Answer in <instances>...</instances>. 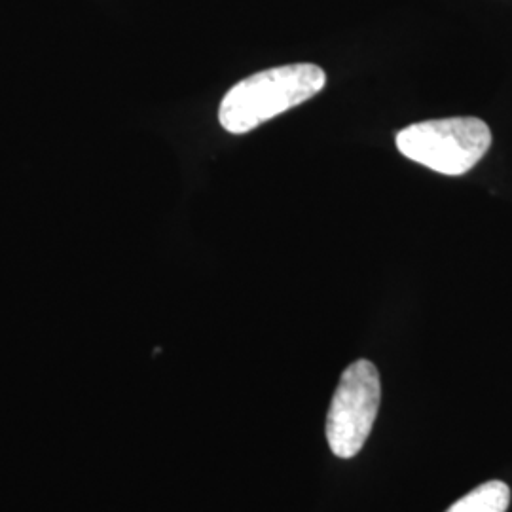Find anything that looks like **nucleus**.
<instances>
[{"label": "nucleus", "mask_w": 512, "mask_h": 512, "mask_svg": "<svg viewBox=\"0 0 512 512\" xmlns=\"http://www.w3.org/2000/svg\"><path fill=\"white\" fill-rule=\"evenodd\" d=\"M327 84V74L311 63L266 69L238 82L220 103V126L241 135L306 103Z\"/></svg>", "instance_id": "f257e3e1"}, {"label": "nucleus", "mask_w": 512, "mask_h": 512, "mask_svg": "<svg viewBox=\"0 0 512 512\" xmlns=\"http://www.w3.org/2000/svg\"><path fill=\"white\" fill-rule=\"evenodd\" d=\"M380 401L382 384L374 363L359 359L349 365L327 414V440L336 458H355L361 452L378 416Z\"/></svg>", "instance_id": "7ed1b4c3"}, {"label": "nucleus", "mask_w": 512, "mask_h": 512, "mask_svg": "<svg viewBox=\"0 0 512 512\" xmlns=\"http://www.w3.org/2000/svg\"><path fill=\"white\" fill-rule=\"evenodd\" d=\"M511 490L501 480L480 484L473 492L461 497L446 512H507Z\"/></svg>", "instance_id": "20e7f679"}, {"label": "nucleus", "mask_w": 512, "mask_h": 512, "mask_svg": "<svg viewBox=\"0 0 512 512\" xmlns=\"http://www.w3.org/2000/svg\"><path fill=\"white\" fill-rule=\"evenodd\" d=\"M492 147V131L473 116L412 124L397 135V148L408 160L440 175L471 171Z\"/></svg>", "instance_id": "f03ea898"}]
</instances>
